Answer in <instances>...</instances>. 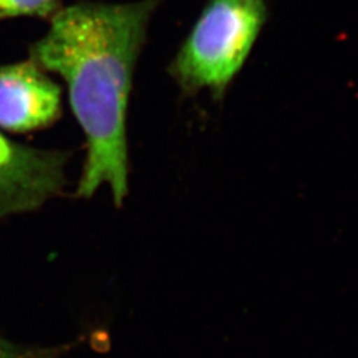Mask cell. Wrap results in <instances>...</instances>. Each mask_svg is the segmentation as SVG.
<instances>
[{
  "instance_id": "cell-1",
  "label": "cell",
  "mask_w": 358,
  "mask_h": 358,
  "mask_svg": "<svg viewBox=\"0 0 358 358\" xmlns=\"http://www.w3.org/2000/svg\"><path fill=\"white\" fill-rule=\"evenodd\" d=\"M155 0L80 3L53 13L32 62L63 77L88 141L77 194L92 196L108 183L115 206L128 194L127 110L137 57Z\"/></svg>"
},
{
  "instance_id": "cell-2",
  "label": "cell",
  "mask_w": 358,
  "mask_h": 358,
  "mask_svg": "<svg viewBox=\"0 0 358 358\" xmlns=\"http://www.w3.org/2000/svg\"><path fill=\"white\" fill-rule=\"evenodd\" d=\"M267 17L266 0H208L169 69L179 88L186 94L208 90L222 101Z\"/></svg>"
},
{
  "instance_id": "cell-3",
  "label": "cell",
  "mask_w": 358,
  "mask_h": 358,
  "mask_svg": "<svg viewBox=\"0 0 358 358\" xmlns=\"http://www.w3.org/2000/svg\"><path fill=\"white\" fill-rule=\"evenodd\" d=\"M63 164L59 154L28 149L0 134V215L36 207L57 192Z\"/></svg>"
},
{
  "instance_id": "cell-4",
  "label": "cell",
  "mask_w": 358,
  "mask_h": 358,
  "mask_svg": "<svg viewBox=\"0 0 358 358\" xmlns=\"http://www.w3.org/2000/svg\"><path fill=\"white\" fill-rule=\"evenodd\" d=\"M62 112V93L35 62L0 66V128H45Z\"/></svg>"
},
{
  "instance_id": "cell-5",
  "label": "cell",
  "mask_w": 358,
  "mask_h": 358,
  "mask_svg": "<svg viewBox=\"0 0 358 358\" xmlns=\"http://www.w3.org/2000/svg\"><path fill=\"white\" fill-rule=\"evenodd\" d=\"M59 0H0V20L16 16L47 17L57 11Z\"/></svg>"
}]
</instances>
